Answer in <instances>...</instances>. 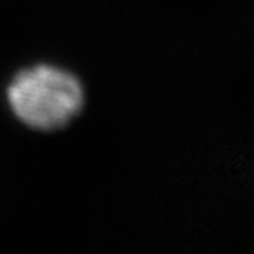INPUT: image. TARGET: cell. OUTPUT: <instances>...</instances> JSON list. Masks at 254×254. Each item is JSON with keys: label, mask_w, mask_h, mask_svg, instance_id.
I'll return each mask as SVG.
<instances>
[{"label": "cell", "mask_w": 254, "mask_h": 254, "mask_svg": "<svg viewBox=\"0 0 254 254\" xmlns=\"http://www.w3.org/2000/svg\"><path fill=\"white\" fill-rule=\"evenodd\" d=\"M8 103L17 118L30 127L57 129L79 113L83 89L79 81L66 71L38 66L13 79Z\"/></svg>", "instance_id": "obj_1"}]
</instances>
